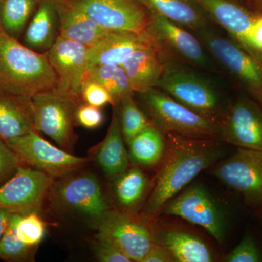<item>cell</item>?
<instances>
[{
	"mask_svg": "<svg viewBox=\"0 0 262 262\" xmlns=\"http://www.w3.org/2000/svg\"><path fill=\"white\" fill-rule=\"evenodd\" d=\"M246 39L252 55L262 59V15L251 26Z\"/></svg>",
	"mask_w": 262,
	"mask_h": 262,
	"instance_id": "cell-38",
	"label": "cell"
},
{
	"mask_svg": "<svg viewBox=\"0 0 262 262\" xmlns=\"http://www.w3.org/2000/svg\"><path fill=\"white\" fill-rule=\"evenodd\" d=\"M161 213L175 215L206 229L219 243L225 238L224 217L204 188L193 186L173 196Z\"/></svg>",
	"mask_w": 262,
	"mask_h": 262,
	"instance_id": "cell-14",
	"label": "cell"
},
{
	"mask_svg": "<svg viewBox=\"0 0 262 262\" xmlns=\"http://www.w3.org/2000/svg\"><path fill=\"white\" fill-rule=\"evenodd\" d=\"M149 12L158 13L193 32L210 27L212 22L193 0H139Z\"/></svg>",
	"mask_w": 262,
	"mask_h": 262,
	"instance_id": "cell-23",
	"label": "cell"
},
{
	"mask_svg": "<svg viewBox=\"0 0 262 262\" xmlns=\"http://www.w3.org/2000/svg\"><path fill=\"white\" fill-rule=\"evenodd\" d=\"M18 238L24 244L36 248L46 234V225L37 213L21 215L16 225Z\"/></svg>",
	"mask_w": 262,
	"mask_h": 262,
	"instance_id": "cell-32",
	"label": "cell"
},
{
	"mask_svg": "<svg viewBox=\"0 0 262 262\" xmlns=\"http://www.w3.org/2000/svg\"><path fill=\"white\" fill-rule=\"evenodd\" d=\"M144 34L159 53L163 62H177L201 68L210 61L201 41L187 29L158 13L150 12Z\"/></svg>",
	"mask_w": 262,
	"mask_h": 262,
	"instance_id": "cell-7",
	"label": "cell"
},
{
	"mask_svg": "<svg viewBox=\"0 0 262 262\" xmlns=\"http://www.w3.org/2000/svg\"><path fill=\"white\" fill-rule=\"evenodd\" d=\"M113 181L114 194L125 213L140 204L149 184L145 174L137 167L127 169Z\"/></svg>",
	"mask_w": 262,
	"mask_h": 262,
	"instance_id": "cell-26",
	"label": "cell"
},
{
	"mask_svg": "<svg viewBox=\"0 0 262 262\" xmlns=\"http://www.w3.org/2000/svg\"><path fill=\"white\" fill-rule=\"evenodd\" d=\"M122 67L135 94L155 88L165 71L163 59L150 41L134 52Z\"/></svg>",
	"mask_w": 262,
	"mask_h": 262,
	"instance_id": "cell-20",
	"label": "cell"
},
{
	"mask_svg": "<svg viewBox=\"0 0 262 262\" xmlns=\"http://www.w3.org/2000/svg\"><path fill=\"white\" fill-rule=\"evenodd\" d=\"M163 244L173 255L176 261H213L212 253L206 244L192 234L169 231L164 234Z\"/></svg>",
	"mask_w": 262,
	"mask_h": 262,
	"instance_id": "cell-28",
	"label": "cell"
},
{
	"mask_svg": "<svg viewBox=\"0 0 262 262\" xmlns=\"http://www.w3.org/2000/svg\"><path fill=\"white\" fill-rule=\"evenodd\" d=\"M227 262H258L261 261V253L252 237L244 236L234 249L226 256Z\"/></svg>",
	"mask_w": 262,
	"mask_h": 262,
	"instance_id": "cell-34",
	"label": "cell"
},
{
	"mask_svg": "<svg viewBox=\"0 0 262 262\" xmlns=\"http://www.w3.org/2000/svg\"><path fill=\"white\" fill-rule=\"evenodd\" d=\"M0 31H2L1 27H0Z\"/></svg>",
	"mask_w": 262,
	"mask_h": 262,
	"instance_id": "cell-42",
	"label": "cell"
},
{
	"mask_svg": "<svg viewBox=\"0 0 262 262\" xmlns=\"http://www.w3.org/2000/svg\"><path fill=\"white\" fill-rule=\"evenodd\" d=\"M164 135L166 146L161 167L143 211L146 220L159 215L170 199L220 159L223 153L217 144L218 139L189 137L175 133Z\"/></svg>",
	"mask_w": 262,
	"mask_h": 262,
	"instance_id": "cell-1",
	"label": "cell"
},
{
	"mask_svg": "<svg viewBox=\"0 0 262 262\" xmlns=\"http://www.w3.org/2000/svg\"><path fill=\"white\" fill-rule=\"evenodd\" d=\"M13 213V212L0 208V239H1L3 234H4L10 217H11Z\"/></svg>",
	"mask_w": 262,
	"mask_h": 262,
	"instance_id": "cell-40",
	"label": "cell"
},
{
	"mask_svg": "<svg viewBox=\"0 0 262 262\" xmlns=\"http://www.w3.org/2000/svg\"><path fill=\"white\" fill-rule=\"evenodd\" d=\"M130 161L144 167L161 162L165 151V135L155 125L146 127L127 143Z\"/></svg>",
	"mask_w": 262,
	"mask_h": 262,
	"instance_id": "cell-25",
	"label": "cell"
},
{
	"mask_svg": "<svg viewBox=\"0 0 262 262\" xmlns=\"http://www.w3.org/2000/svg\"><path fill=\"white\" fill-rule=\"evenodd\" d=\"M176 261L173 255L163 244H154L141 262Z\"/></svg>",
	"mask_w": 262,
	"mask_h": 262,
	"instance_id": "cell-39",
	"label": "cell"
},
{
	"mask_svg": "<svg viewBox=\"0 0 262 262\" xmlns=\"http://www.w3.org/2000/svg\"><path fill=\"white\" fill-rule=\"evenodd\" d=\"M41 0H0V27L7 35L18 40Z\"/></svg>",
	"mask_w": 262,
	"mask_h": 262,
	"instance_id": "cell-27",
	"label": "cell"
},
{
	"mask_svg": "<svg viewBox=\"0 0 262 262\" xmlns=\"http://www.w3.org/2000/svg\"><path fill=\"white\" fill-rule=\"evenodd\" d=\"M251 2L253 8L262 15V0H251Z\"/></svg>",
	"mask_w": 262,
	"mask_h": 262,
	"instance_id": "cell-41",
	"label": "cell"
},
{
	"mask_svg": "<svg viewBox=\"0 0 262 262\" xmlns=\"http://www.w3.org/2000/svg\"><path fill=\"white\" fill-rule=\"evenodd\" d=\"M149 42L143 32L112 31L89 48V68L97 65L122 66L134 52Z\"/></svg>",
	"mask_w": 262,
	"mask_h": 262,
	"instance_id": "cell-18",
	"label": "cell"
},
{
	"mask_svg": "<svg viewBox=\"0 0 262 262\" xmlns=\"http://www.w3.org/2000/svg\"><path fill=\"white\" fill-rule=\"evenodd\" d=\"M103 115L100 108L81 102L75 111V122L87 129H95L101 126Z\"/></svg>",
	"mask_w": 262,
	"mask_h": 262,
	"instance_id": "cell-35",
	"label": "cell"
},
{
	"mask_svg": "<svg viewBox=\"0 0 262 262\" xmlns=\"http://www.w3.org/2000/svg\"><path fill=\"white\" fill-rule=\"evenodd\" d=\"M85 77L98 82L110 93L114 106L118 104L125 96L135 94L122 66H94L88 69Z\"/></svg>",
	"mask_w": 262,
	"mask_h": 262,
	"instance_id": "cell-29",
	"label": "cell"
},
{
	"mask_svg": "<svg viewBox=\"0 0 262 262\" xmlns=\"http://www.w3.org/2000/svg\"><path fill=\"white\" fill-rule=\"evenodd\" d=\"M134 95L125 96L118 103L119 117L124 141L129 143L146 127L154 125L136 103Z\"/></svg>",
	"mask_w": 262,
	"mask_h": 262,
	"instance_id": "cell-30",
	"label": "cell"
},
{
	"mask_svg": "<svg viewBox=\"0 0 262 262\" xmlns=\"http://www.w3.org/2000/svg\"><path fill=\"white\" fill-rule=\"evenodd\" d=\"M81 102L58 88L35 95L30 101L34 130L49 136L61 149L70 151L75 141L76 108Z\"/></svg>",
	"mask_w": 262,
	"mask_h": 262,
	"instance_id": "cell-6",
	"label": "cell"
},
{
	"mask_svg": "<svg viewBox=\"0 0 262 262\" xmlns=\"http://www.w3.org/2000/svg\"><path fill=\"white\" fill-rule=\"evenodd\" d=\"M52 184L53 179L47 174L20 165L11 179L0 186V208L21 215L37 213Z\"/></svg>",
	"mask_w": 262,
	"mask_h": 262,
	"instance_id": "cell-12",
	"label": "cell"
},
{
	"mask_svg": "<svg viewBox=\"0 0 262 262\" xmlns=\"http://www.w3.org/2000/svg\"><path fill=\"white\" fill-rule=\"evenodd\" d=\"M96 159L108 179L116 178L129 168L130 158L124 144L118 104L114 106L111 123L106 137L98 146Z\"/></svg>",
	"mask_w": 262,
	"mask_h": 262,
	"instance_id": "cell-22",
	"label": "cell"
},
{
	"mask_svg": "<svg viewBox=\"0 0 262 262\" xmlns=\"http://www.w3.org/2000/svg\"><path fill=\"white\" fill-rule=\"evenodd\" d=\"M164 64L165 71L155 88L194 113L219 124L226 107L222 108L220 94L213 84L183 63L164 62Z\"/></svg>",
	"mask_w": 262,
	"mask_h": 262,
	"instance_id": "cell-4",
	"label": "cell"
},
{
	"mask_svg": "<svg viewBox=\"0 0 262 262\" xmlns=\"http://www.w3.org/2000/svg\"><path fill=\"white\" fill-rule=\"evenodd\" d=\"M34 130L30 102L0 96V137L3 140L25 135Z\"/></svg>",
	"mask_w": 262,
	"mask_h": 262,
	"instance_id": "cell-24",
	"label": "cell"
},
{
	"mask_svg": "<svg viewBox=\"0 0 262 262\" xmlns=\"http://www.w3.org/2000/svg\"><path fill=\"white\" fill-rule=\"evenodd\" d=\"M82 102L96 107L101 108L107 104L114 106L113 98L110 93L98 82L84 77L81 89Z\"/></svg>",
	"mask_w": 262,
	"mask_h": 262,
	"instance_id": "cell-33",
	"label": "cell"
},
{
	"mask_svg": "<svg viewBox=\"0 0 262 262\" xmlns=\"http://www.w3.org/2000/svg\"><path fill=\"white\" fill-rule=\"evenodd\" d=\"M59 36V24L55 0H41L24 32L26 47L46 53Z\"/></svg>",
	"mask_w": 262,
	"mask_h": 262,
	"instance_id": "cell-21",
	"label": "cell"
},
{
	"mask_svg": "<svg viewBox=\"0 0 262 262\" xmlns=\"http://www.w3.org/2000/svg\"><path fill=\"white\" fill-rule=\"evenodd\" d=\"M137 94L148 117L163 134L221 139L218 123L186 107L162 90L152 88Z\"/></svg>",
	"mask_w": 262,
	"mask_h": 262,
	"instance_id": "cell-3",
	"label": "cell"
},
{
	"mask_svg": "<svg viewBox=\"0 0 262 262\" xmlns=\"http://www.w3.org/2000/svg\"><path fill=\"white\" fill-rule=\"evenodd\" d=\"M193 32L246 94L262 105L261 58L253 56L231 38L217 34L211 27Z\"/></svg>",
	"mask_w": 262,
	"mask_h": 262,
	"instance_id": "cell-5",
	"label": "cell"
},
{
	"mask_svg": "<svg viewBox=\"0 0 262 262\" xmlns=\"http://www.w3.org/2000/svg\"><path fill=\"white\" fill-rule=\"evenodd\" d=\"M5 141L23 163L52 178L68 176L89 162L88 158L75 156L53 145L36 130Z\"/></svg>",
	"mask_w": 262,
	"mask_h": 262,
	"instance_id": "cell-8",
	"label": "cell"
},
{
	"mask_svg": "<svg viewBox=\"0 0 262 262\" xmlns=\"http://www.w3.org/2000/svg\"><path fill=\"white\" fill-rule=\"evenodd\" d=\"M58 87L47 53H39L0 31V96L25 103Z\"/></svg>",
	"mask_w": 262,
	"mask_h": 262,
	"instance_id": "cell-2",
	"label": "cell"
},
{
	"mask_svg": "<svg viewBox=\"0 0 262 262\" xmlns=\"http://www.w3.org/2000/svg\"><path fill=\"white\" fill-rule=\"evenodd\" d=\"M211 22L228 32L231 39L248 53L247 34L255 20L261 15L251 0H193Z\"/></svg>",
	"mask_w": 262,
	"mask_h": 262,
	"instance_id": "cell-17",
	"label": "cell"
},
{
	"mask_svg": "<svg viewBox=\"0 0 262 262\" xmlns=\"http://www.w3.org/2000/svg\"><path fill=\"white\" fill-rule=\"evenodd\" d=\"M22 160L0 137V181L22 165Z\"/></svg>",
	"mask_w": 262,
	"mask_h": 262,
	"instance_id": "cell-37",
	"label": "cell"
},
{
	"mask_svg": "<svg viewBox=\"0 0 262 262\" xmlns=\"http://www.w3.org/2000/svg\"><path fill=\"white\" fill-rule=\"evenodd\" d=\"M21 214L13 213L4 234L0 239V259L6 261H29L32 257L34 247L27 246L17 235V222Z\"/></svg>",
	"mask_w": 262,
	"mask_h": 262,
	"instance_id": "cell-31",
	"label": "cell"
},
{
	"mask_svg": "<svg viewBox=\"0 0 262 262\" xmlns=\"http://www.w3.org/2000/svg\"><path fill=\"white\" fill-rule=\"evenodd\" d=\"M96 225V238L113 241L132 261H142L155 243L148 227L125 212L110 210Z\"/></svg>",
	"mask_w": 262,
	"mask_h": 262,
	"instance_id": "cell-13",
	"label": "cell"
},
{
	"mask_svg": "<svg viewBox=\"0 0 262 262\" xmlns=\"http://www.w3.org/2000/svg\"><path fill=\"white\" fill-rule=\"evenodd\" d=\"M54 195L60 206L85 215L96 223L110 211L101 184L92 173L67 177L56 186Z\"/></svg>",
	"mask_w": 262,
	"mask_h": 262,
	"instance_id": "cell-15",
	"label": "cell"
},
{
	"mask_svg": "<svg viewBox=\"0 0 262 262\" xmlns=\"http://www.w3.org/2000/svg\"><path fill=\"white\" fill-rule=\"evenodd\" d=\"M212 173L239 193L245 203L262 208V151L237 148L235 152L217 164Z\"/></svg>",
	"mask_w": 262,
	"mask_h": 262,
	"instance_id": "cell-9",
	"label": "cell"
},
{
	"mask_svg": "<svg viewBox=\"0 0 262 262\" xmlns=\"http://www.w3.org/2000/svg\"><path fill=\"white\" fill-rule=\"evenodd\" d=\"M89 47L58 36L46 53L58 78V89L82 101L81 89L89 69Z\"/></svg>",
	"mask_w": 262,
	"mask_h": 262,
	"instance_id": "cell-16",
	"label": "cell"
},
{
	"mask_svg": "<svg viewBox=\"0 0 262 262\" xmlns=\"http://www.w3.org/2000/svg\"><path fill=\"white\" fill-rule=\"evenodd\" d=\"M98 25L108 31L141 34L150 12L139 0H69Z\"/></svg>",
	"mask_w": 262,
	"mask_h": 262,
	"instance_id": "cell-11",
	"label": "cell"
},
{
	"mask_svg": "<svg viewBox=\"0 0 262 262\" xmlns=\"http://www.w3.org/2000/svg\"><path fill=\"white\" fill-rule=\"evenodd\" d=\"M96 255L98 261L101 262L132 261L116 244L106 238H97Z\"/></svg>",
	"mask_w": 262,
	"mask_h": 262,
	"instance_id": "cell-36",
	"label": "cell"
},
{
	"mask_svg": "<svg viewBox=\"0 0 262 262\" xmlns=\"http://www.w3.org/2000/svg\"><path fill=\"white\" fill-rule=\"evenodd\" d=\"M219 125L223 140L237 148L262 151V105L248 95L226 106Z\"/></svg>",
	"mask_w": 262,
	"mask_h": 262,
	"instance_id": "cell-10",
	"label": "cell"
},
{
	"mask_svg": "<svg viewBox=\"0 0 262 262\" xmlns=\"http://www.w3.org/2000/svg\"><path fill=\"white\" fill-rule=\"evenodd\" d=\"M59 36L91 47L112 31L102 28L69 0H55Z\"/></svg>",
	"mask_w": 262,
	"mask_h": 262,
	"instance_id": "cell-19",
	"label": "cell"
}]
</instances>
